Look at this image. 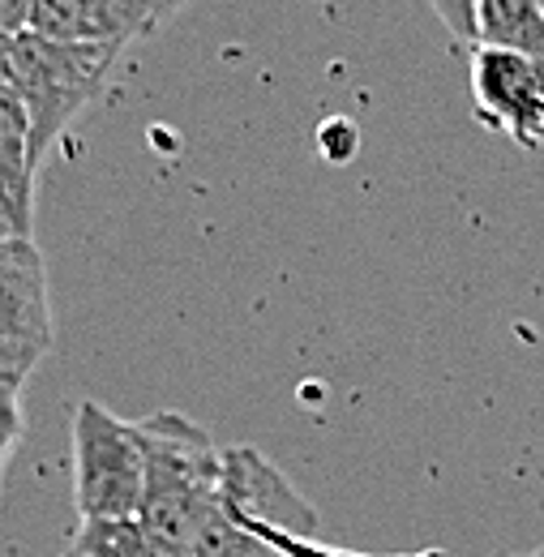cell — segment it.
Segmentation results:
<instances>
[{
    "mask_svg": "<svg viewBox=\"0 0 544 557\" xmlns=\"http://www.w3.org/2000/svg\"><path fill=\"white\" fill-rule=\"evenodd\" d=\"M146 463L134 420L112 417L99 399L73 408V506L77 519H121L141 510Z\"/></svg>",
    "mask_w": 544,
    "mask_h": 557,
    "instance_id": "cell-3",
    "label": "cell"
},
{
    "mask_svg": "<svg viewBox=\"0 0 544 557\" xmlns=\"http://www.w3.org/2000/svg\"><path fill=\"white\" fill-rule=\"evenodd\" d=\"M194 557H287L279 545H271L262 532L245 528L240 519L227 515V506H219L206 528L194 541Z\"/></svg>",
    "mask_w": 544,
    "mask_h": 557,
    "instance_id": "cell-11",
    "label": "cell"
},
{
    "mask_svg": "<svg viewBox=\"0 0 544 557\" xmlns=\"http://www.w3.org/2000/svg\"><path fill=\"white\" fill-rule=\"evenodd\" d=\"M477 4L480 0H429V9L459 44H477Z\"/></svg>",
    "mask_w": 544,
    "mask_h": 557,
    "instance_id": "cell-13",
    "label": "cell"
},
{
    "mask_svg": "<svg viewBox=\"0 0 544 557\" xmlns=\"http://www.w3.org/2000/svg\"><path fill=\"white\" fill-rule=\"evenodd\" d=\"M154 0H30V30L61 44L129 48L159 22Z\"/></svg>",
    "mask_w": 544,
    "mask_h": 557,
    "instance_id": "cell-7",
    "label": "cell"
},
{
    "mask_svg": "<svg viewBox=\"0 0 544 557\" xmlns=\"http://www.w3.org/2000/svg\"><path fill=\"white\" fill-rule=\"evenodd\" d=\"M477 44L519 52L544 65V13L536 0H480Z\"/></svg>",
    "mask_w": 544,
    "mask_h": 557,
    "instance_id": "cell-9",
    "label": "cell"
},
{
    "mask_svg": "<svg viewBox=\"0 0 544 557\" xmlns=\"http://www.w3.org/2000/svg\"><path fill=\"white\" fill-rule=\"evenodd\" d=\"M22 382H13V377H0V463L9 459V450L17 446V437H22Z\"/></svg>",
    "mask_w": 544,
    "mask_h": 557,
    "instance_id": "cell-12",
    "label": "cell"
},
{
    "mask_svg": "<svg viewBox=\"0 0 544 557\" xmlns=\"http://www.w3.org/2000/svg\"><path fill=\"white\" fill-rule=\"evenodd\" d=\"M154 4H159V13L168 17V13H176V9H181V4H189V0H154Z\"/></svg>",
    "mask_w": 544,
    "mask_h": 557,
    "instance_id": "cell-15",
    "label": "cell"
},
{
    "mask_svg": "<svg viewBox=\"0 0 544 557\" xmlns=\"http://www.w3.org/2000/svg\"><path fill=\"white\" fill-rule=\"evenodd\" d=\"M35 150H30V116L13 90H0V210L13 236H30L35 214Z\"/></svg>",
    "mask_w": 544,
    "mask_h": 557,
    "instance_id": "cell-8",
    "label": "cell"
},
{
    "mask_svg": "<svg viewBox=\"0 0 544 557\" xmlns=\"http://www.w3.org/2000/svg\"><path fill=\"white\" fill-rule=\"evenodd\" d=\"M121 48L103 44H61L35 30L13 39V77L9 90L22 99L30 116V150L35 163L48 159L52 141L73 125V116L103 90Z\"/></svg>",
    "mask_w": 544,
    "mask_h": 557,
    "instance_id": "cell-2",
    "label": "cell"
},
{
    "mask_svg": "<svg viewBox=\"0 0 544 557\" xmlns=\"http://www.w3.org/2000/svg\"><path fill=\"white\" fill-rule=\"evenodd\" d=\"M146 488L137 519L159 541L163 557H194L206 519L223 506V450L202 424L181 412L134 420Z\"/></svg>",
    "mask_w": 544,
    "mask_h": 557,
    "instance_id": "cell-1",
    "label": "cell"
},
{
    "mask_svg": "<svg viewBox=\"0 0 544 557\" xmlns=\"http://www.w3.org/2000/svg\"><path fill=\"white\" fill-rule=\"evenodd\" d=\"M77 557H163L159 541L146 532V523L137 515L121 519H77L73 545Z\"/></svg>",
    "mask_w": 544,
    "mask_h": 557,
    "instance_id": "cell-10",
    "label": "cell"
},
{
    "mask_svg": "<svg viewBox=\"0 0 544 557\" xmlns=\"http://www.w3.org/2000/svg\"><path fill=\"white\" fill-rule=\"evenodd\" d=\"M61 557H77V554H73V549H65V554H61Z\"/></svg>",
    "mask_w": 544,
    "mask_h": 557,
    "instance_id": "cell-18",
    "label": "cell"
},
{
    "mask_svg": "<svg viewBox=\"0 0 544 557\" xmlns=\"http://www.w3.org/2000/svg\"><path fill=\"white\" fill-rule=\"evenodd\" d=\"M502 557H544V549H532V554H502Z\"/></svg>",
    "mask_w": 544,
    "mask_h": 557,
    "instance_id": "cell-17",
    "label": "cell"
},
{
    "mask_svg": "<svg viewBox=\"0 0 544 557\" xmlns=\"http://www.w3.org/2000/svg\"><path fill=\"white\" fill-rule=\"evenodd\" d=\"M52 351L48 267L30 236H0V377L26 382Z\"/></svg>",
    "mask_w": 544,
    "mask_h": 557,
    "instance_id": "cell-4",
    "label": "cell"
},
{
    "mask_svg": "<svg viewBox=\"0 0 544 557\" xmlns=\"http://www.w3.org/2000/svg\"><path fill=\"white\" fill-rule=\"evenodd\" d=\"M536 4H541V13H544V0H536Z\"/></svg>",
    "mask_w": 544,
    "mask_h": 557,
    "instance_id": "cell-19",
    "label": "cell"
},
{
    "mask_svg": "<svg viewBox=\"0 0 544 557\" xmlns=\"http://www.w3.org/2000/svg\"><path fill=\"white\" fill-rule=\"evenodd\" d=\"M472 103L484 129L523 150H544V65L519 52L484 48L472 52Z\"/></svg>",
    "mask_w": 544,
    "mask_h": 557,
    "instance_id": "cell-5",
    "label": "cell"
},
{
    "mask_svg": "<svg viewBox=\"0 0 544 557\" xmlns=\"http://www.w3.org/2000/svg\"><path fill=\"white\" fill-rule=\"evenodd\" d=\"M223 506L232 519L262 536H318V510L292 488V481L254 446L223 450Z\"/></svg>",
    "mask_w": 544,
    "mask_h": 557,
    "instance_id": "cell-6",
    "label": "cell"
},
{
    "mask_svg": "<svg viewBox=\"0 0 544 557\" xmlns=\"http://www.w3.org/2000/svg\"><path fill=\"white\" fill-rule=\"evenodd\" d=\"M0 236H13V232H9V219H4V210H0Z\"/></svg>",
    "mask_w": 544,
    "mask_h": 557,
    "instance_id": "cell-16",
    "label": "cell"
},
{
    "mask_svg": "<svg viewBox=\"0 0 544 557\" xmlns=\"http://www.w3.org/2000/svg\"><path fill=\"white\" fill-rule=\"evenodd\" d=\"M356 138H360V134H356V125H351V121H326V125L318 129L322 150H326L335 163H343V159L356 150Z\"/></svg>",
    "mask_w": 544,
    "mask_h": 557,
    "instance_id": "cell-14",
    "label": "cell"
}]
</instances>
